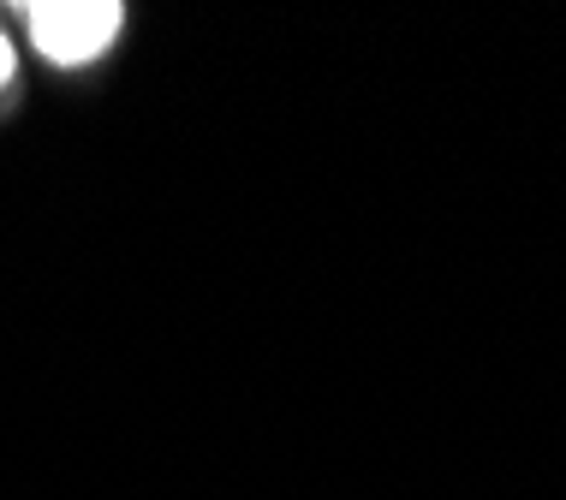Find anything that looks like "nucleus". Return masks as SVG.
I'll return each instance as SVG.
<instances>
[{"mask_svg": "<svg viewBox=\"0 0 566 500\" xmlns=\"http://www.w3.org/2000/svg\"><path fill=\"white\" fill-rule=\"evenodd\" d=\"M12 24L49 72L78 78V72H96L114 60L132 12L119 0H24V7H12Z\"/></svg>", "mask_w": 566, "mask_h": 500, "instance_id": "nucleus-1", "label": "nucleus"}, {"mask_svg": "<svg viewBox=\"0 0 566 500\" xmlns=\"http://www.w3.org/2000/svg\"><path fill=\"white\" fill-rule=\"evenodd\" d=\"M19 96H24V54H19V42H12L7 19H0V119L19 108Z\"/></svg>", "mask_w": 566, "mask_h": 500, "instance_id": "nucleus-2", "label": "nucleus"}]
</instances>
